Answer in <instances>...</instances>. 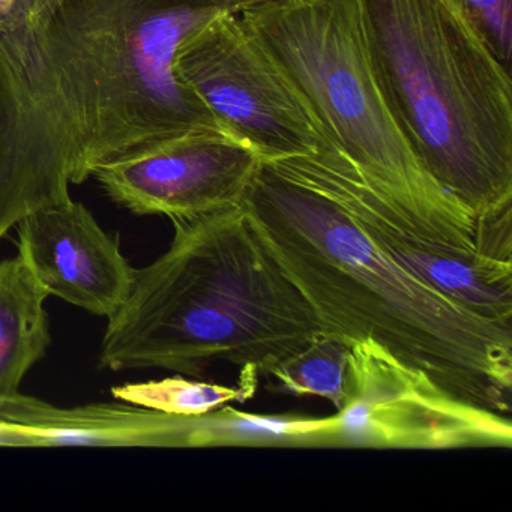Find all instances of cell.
Returning <instances> with one entry per match:
<instances>
[{
  "label": "cell",
  "mask_w": 512,
  "mask_h": 512,
  "mask_svg": "<svg viewBox=\"0 0 512 512\" xmlns=\"http://www.w3.org/2000/svg\"><path fill=\"white\" fill-rule=\"evenodd\" d=\"M175 73L218 127L247 143L260 160L317 158L335 149L239 13L221 14L188 37L176 52Z\"/></svg>",
  "instance_id": "obj_7"
},
{
  "label": "cell",
  "mask_w": 512,
  "mask_h": 512,
  "mask_svg": "<svg viewBox=\"0 0 512 512\" xmlns=\"http://www.w3.org/2000/svg\"><path fill=\"white\" fill-rule=\"evenodd\" d=\"M238 386L217 385L185 379L182 374L163 380L115 386L112 395L124 403L170 415H200L226 404L244 403L257 388L256 373H242Z\"/></svg>",
  "instance_id": "obj_13"
},
{
  "label": "cell",
  "mask_w": 512,
  "mask_h": 512,
  "mask_svg": "<svg viewBox=\"0 0 512 512\" xmlns=\"http://www.w3.org/2000/svg\"><path fill=\"white\" fill-rule=\"evenodd\" d=\"M16 227L19 256L49 295L107 319L127 301L136 269L82 203L46 206Z\"/></svg>",
  "instance_id": "obj_11"
},
{
  "label": "cell",
  "mask_w": 512,
  "mask_h": 512,
  "mask_svg": "<svg viewBox=\"0 0 512 512\" xmlns=\"http://www.w3.org/2000/svg\"><path fill=\"white\" fill-rule=\"evenodd\" d=\"M61 0H0V34L22 28Z\"/></svg>",
  "instance_id": "obj_16"
},
{
  "label": "cell",
  "mask_w": 512,
  "mask_h": 512,
  "mask_svg": "<svg viewBox=\"0 0 512 512\" xmlns=\"http://www.w3.org/2000/svg\"><path fill=\"white\" fill-rule=\"evenodd\" d=\"M239 17L320 134L376 193L427 238L502 259L488 245L487 223L431 178L395 122L368 59L355 0H265Z\"/></svg>",
  "instance_id": "obj_5"
},
{
  "label": "cell",
  "mask_w": 512,
  "mask_h": 512,
  "mask_svg": "<svg viewBox=\"0 0 512 512\" xmlns=\"http://www.w3.org/2000/svg\"><path fill=\"white\" fill-rule=\"evenodd\" d=\"M475 26L488 49L509 70L512 52V0H452Z\"/></svg>",
  "instance_id": "obj_15"
},
{
  "label": "cell",
  "mask_w": 512,
  "mask_h": 512,
  "mask_svg": "<svg viewBox=\"0 0 512 512\" xmlns=\"http://www.w3.org/2000/svg\"><path fill=\"white\" fill-rule=\"evenodd\" d=\"M172 223L166 253L136 269L127 301L109 317L101 368L199 379L206 365L223 361L269 376L322 335L244 206Z\"/></svg>",
  "instance_id": "obj_3"
},
{
  "label": "cell",
  "mask_w": 512,
  "mask_h": 512,
  "mask_svg": "<svg viewBox=\"0 0 512 512\" xmlns=\"http://www.w3.org/2000/svg\"><path fill=\"white\" fill-rule=\"evenodd\" d=\"M47 290L17 254L0 262V401L17 394L52 343Z\"/></svg>",
  "instance_id": "obj_12"
},
{
  "label": "cell",
  "mask_w": 512,
  "mask_h": 512,
  "mask_svg": "<svg viewBox=\"0 0 512 512\" xmlns=\"http://www.w3.org/2000/svg\"><path fill=\"white\" fill-rule=\"evenodd\" d=\"M260 157L221 130L167 140L94 173L107 196L137 215L193 220L242 205Z\"/></svg>",
  "instance_id": "obj_9"
},
{
  "label": "cell",
  "mask_w": 512,
  "mask_h": 512,
  "mask_svg": "<svg viewBox=\"0 0 512 512\" xmlns=\"http://www.w3.org/2000/svg\"><path fill=\"white\" fill-rule=\"evenodd\" d=\"M329 448L448 449L512 446V422L469 403L367 338L347 356L343 406L329 416Z\"/></svg>",
  "instance_id": "obj_6"
},
{
  "label": "cell",
  "mask_w": 512,
  "mask_h": 512,
  "mask_svg": "<svg viewBox=\"0 0 512 512\" xmlns=\"http://www.w3.org/2000/svg\"><path fill=\"white\" fill-rule=\"evenodd\" d=\"M281 161L332 194L398 265L472 313L512 326V260L475 256L422 235L338 151Z\"/></svg>",
  "instance_id": "obj_8"
},
{
  "label": "cell",
  "mask_w": 512,
  "mask_h": 512,
  "mask_svg": "<svg viewBox=\"0 0 512 512\" xmlns=\"http://www.w3.org/2000/svg\"><path fill=\"white\" fill-rule=\"evenodd\" d=\"M350 346L319 335L307 347L281 362L269 373L275 391L299 397H320L335 409L343 406L344 377Z\"/></svg>",
  "instance_id": "obj_14"
},
{
  "label": "cell",
  "mask_w": 512,
  "mask_h": 512,
  "mask_svg": "<svg viewBox=\"0 0 512 512\" xmlns=\"http://www.w3.org/2000/svg\"><path fill=\"white\" fill-rule=\"evenodd\" d=\"M236 425L229 410L170 415L136 404L59 407L22 392L0 401L2 448H227Z\"/></svg>",
  "instance_id": "obj_10"
},
{
  "label": "cell",
  "mask_w": 512,
  "mask_h": 512,
  "mask_svg": "<svg viewBox=\"0 0 512 512\" xmlns=\"http://www.w3.org/2000/svg\"><path fill=\"white\" fill-rule=\"evenodd\" d=\"M380 91L431 178L475 220L512 211L509 70L452 0H355Z\"/></svg>",
  "instance_id": "obj_4"
},
{
  "label": "cell",
  "mask_w": 512,
  "mask_h": 512,
  "mask_svg": "<svg viewBox=\"0 0 512 512\" xmlns=\"http://www.w3.org/2000/svg\"><path fill=\"white\" fill-rule=\"evenodd\" d=\"M242 206L322 335L347 346L371 338L451 394L511 416L512 326L472 313L398 265L286 161L260 160Z\"/></svg>",
  "instance_id": "obj_2"
},
{
  "label": "cell",
  "mask_w": 512,
  "mask_h": 512,
  "mask_svg": "<svg viewBox=\"0 0 512 512\" xmlns=\"http://www.w3.org/2000/svg\"><path fill=\"white\" fill-rule=\"evenodd\" d=\"M245 2H248L250 5H256L260 4V2H265V0H245Z\"/></svg>",
  "instance_id": "obj_17"
},
{
  "label": "cell",
  "mask_w": 512,
  "mask_h": 512,
  "mask_svg": "<svg viewBox=\"0 0 512 512\" xmlns=\"http://www.w3.org/2000/svg\"><path fill=\"white\" fill-rule=\"evenodd\" d=\"M245 0H61L0 34V241L100 167L221 130L179 80V46ZM223 131V130H221Z\"/></svg>",
  "instance_id": "obj_1"
}]
</instances>
